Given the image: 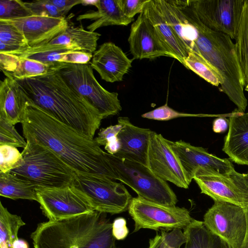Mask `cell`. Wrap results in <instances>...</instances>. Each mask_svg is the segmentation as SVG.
I'll return each mask as SVG.
<instances>
[{"label": "cell", "mask_w": 248, "mask_h": 248, "mask_svg": "<svg viewBox=\"0 0 248 248\" xmlns=\"http://www.w3.org/2000/svg\"><path fill=\"white\" fill-rule=\"evenodd\" d=\"M170 143L190 182L199 168H212L220 173L235 170L229 158L219 157L202 147L193 146L181 140L170 141Z\"/></svg>", "instance_id": "9a60e30c"}, {"label": "cell", "mask_w": 248, "mask_h": 248, "mask_svg": "<svg viewBox=\"0 0 248 248\" xmlns=\"http://www.w3.org/2000/svg\"><path fill=\"white\" fill-rule=\"evenodd\" d=\"M222 151L232 162L248 166V117L235 109L229 116Z\"/></svg>", "instance_id": "ffe728a7"}, {"label": "cell", "mask_w": 248, "mask_h": 248, "mask_svg": "<svg viewBox=\"0 0 248 248\" xmlns=\"http://www.w3.org/2000/svg\"><path fill=\"white\" fill-rule=\"evenodd\" d=\"M147 166L163 180L181 188H188L190 182L172 149L170 140L153 131L148 146Z\"/></svg>", "instance_id": "5bb4252c"}, {"label": "cell", "mask_w": 248, "mask_h": 248, "mask_svg": "<svg viewBox=\"0 0 248 248\" xmlns=\"http://www.w3.org/2000/svg\"><path fill=\"white\" fill-rule=\"evenodd\" d=\"M19 61L17 56L0 53V67L5 74H12L16 69Z\"/></svg>", "instance_id": "b9f144b4"}, {"label": "cell", "mask_w": 248, "mask_h": 248, "mask_svg": "<svg viewBox=\"0 0 248 248\" xmlns=\"http://www.w3.org/2000/svg\"><path fill=\"white\" fill-rule=\"evenodd\" d=\"M0 21L13 25L21 31L27 41L29 48L47 44L64 31L69 25L66 18H52L34 15L19 19Z\"/></svg>", "instance_id": "e0dca14e"}, {"label": "cell", "mask_w": 248, "mask_h": 248, "mask_svg": "<svg viewBox=\"0 0 248 248\" xmlns=\"http://www.w3.org/2000/svg\"><path fill=\"white\" fill-rule=\"evenodd\" d=\"M23 163L10 173L37 187H59L73 185L75 172L46 147L26 140Z\"/></svg>", "instance_id": "5b68a950"}, {"label": "cell", "mask_w": 248, "mask_h": 248, "mask_svg": "<svg viewBox=\"0 0 248 248\" xmlns=\"http://www.w3.org/2000/svg\"><path fill=\"white\" fill-rule=\"evenodd\" d=\"M149 0H117L118 5L124 14L128 17L134 18L137 14L141 13L146 3Z\"/></svg>", "instance_id": "60d3db41"}, {"label": "cell", "mask_w": 248, "mask_h": 248, "mask_svg": "<svg viewBox=\"0 0 248 248\" xmlns=\"http://www.w3.org/2000/svg\"><path fill=\"white\" fill-rule=\"evenodd\" d=\"M119 180L132 189L138 196L156 203L175 206L177 196L169 185L145 165L108 154Z\"/></svg>", "instance_id": "8992f818"}, {"label": "cell", "mask_w": 248, "mask_h": 248, "mask_svg": "<svg viewBox=\"0 0 248 248\" xmlns=\"http://www.w3.org/2000/svg\"><path fill=\"white\" fill-rule=\"evenodd\" d=\"M24 3L33 15L58 18H66V16L61 12L50 0L24 1Z\"/></svg>", "instance_id": "f35d334b"}, {"label": "cell", "mask_w": 248, "mask_h": 248, "mask_svg": "<svg viewBox=\"0 0 248 248\" xmlns=\"http://www.w3.org/2000/svg\"><path fill=\"white\" fill-rule=\"evenodd\" d=\"M128 41L133 59L170 57L155 28L143 12L132 24Z\"/></svg>", "instance_id": "2e32d148"}, {"label": "cell", "mask_w": 248, "mask_h": 248, "mask_svg": "<svg viewBox=\"0 0 248 248\" xmlns=\"http://www.w3.org/2000/svg\"><path fill=\"white\" fill-rule=\"evenodd\" d=\"M25 148L26 141L17 132L14 125L0 118V145Z\"/></svg>", "instance_id": "74e56055"}, {"label": "cell", "mask_w": 248, "mask_h": 248, "mask_svg": "<svg viewBox=\"0 0 248 248\" xmlns=\"http://www.w3.org/2000/svg\"><path fill=\"white\" fill-rule=\"evenodd\" d=\"M186 241L181 229H175L170 232L161 230L160 233L149 240L148 248H180Z\"/></svg>", "instance_id": "d6a6232c"}, {"label": "cell", "mask_w": 248, "mask_h": 248, "mask_svg": "<svg viewBox=\"0 0 248 248\" xmlns=\"http://www.w3.org/2000/svg\"><path fill=\"white\" fill-rule=\"evenodd\" d=\"M245 0H188L186 8L208 29L235 40Z\"/></svg>", "instance_id": "8fae6325"}, {"label": "cell", "mask_w": 248, "mask_h": 248, "mask_svg": "<svg viewBox=\"0 0 248 248\" xmlns=\"http://www.w3.org/2000/svg\"><path fill=\"white\" fill-rule=\"evenodd\" d=\"M5 75L0 82V118L14 125L21 123L28 101L15 79Z\"/></svg>", "instance_id": "44dd1931"}, {"label": "cell", "mask_w": 248, "mask_h": 248, "mask_svg": "<svg viewBox=\"0 0 248 248\" xmlns=\"http://www.w3.org/2000/svg\"><path fill=\"white\" fill-rule=\"evenodd\" d=\"M166 22L187 48L192 50L197 36L196 28L188 20L178 0H153Z\"/></svg>", "instance_id": "603a6c76"}, {"label": "cell", "mask_w": 248, "mask_h": 248, "mask_svg": "<svg viewBox=\"0 0 248 248\" xmlns=\"http://www.w3.org/2000/svg\"><path fill=\"white\" fill-rule=\"evenodd\" d=\"M37 187L34 184L15 176L10 172H0V195L2 197L37 202Z\"/></svg>", "instance_id": "4316f807"}, {"label": "cell", "mask_w": 248, "mask_h": 248, "mask_svg": "<svg viewBox=\"0 0 248 248\" xmlns=\"http://www.w3.org/2000/svg\"><path fill=\"white\" fill-rule=\"evenodd\" d=\"M26 140L52 151L75 173L119 180L107 152L89 138L27 102L21 122Z\"/></svg>", "instance_id": "6da1fadb"}, {"label": "cell", "mask_w": 248, "mask_h": 248, "mask_svg": "<svg viewBox=\"0 0 248 248\" xmlns=\"http://www.w3.org/2000/svg\"><path fill=\"white\" fill-rule=\"evenodd\" d=\"M229 127V120L223 117L215 119L213 122L212 129L217 133H223Z\"/></svg>", "instance_id": "f6af8a7d"}, {"label": "cell", "mask_w": 248, "mask_h": 248, "mask_svg": "<svg viewBox=\"0 0 248 248\" xmlns=\"http://www.w3.org/2000/svg\"><path fill=\"white\" fill-rule=\"evenodd\" d=\"M73 51L75 50L55 49L14 55L35 60L50 65L57 62L68 63L69 54Z\"/></svg>", "instance_id": "d590c367"}, {"label": "cell", "mask_w": 248, "mask_h": 248, "mask_svg": "<svg viewBox=\"0 0 248 248\" xmlns=\"http://www.w3.org/2000/svg\"><path fill=\"white\" fill-rule=\"evenodd\" d=\"M245 176L248 185V172L245 174ZM247 222V233L244 244L241 248H248V206L244 209Z\"/></svg>", "instance_id": "bcb514c9"}, {"label": "cell", "mask_w": 248, "mask_h": 248, "mask_svg": "<svg viewBox=\"0 0 248 248\" xmlns=\"http://www.w3.org/2000/svg\"><path fill=\"white\" fill-rule=\"evenodd\" d=\"M15 80L28 103L83 135L93 139L102 116L51 65L44 75Z\"/></svg>", "instance_id": "7a4b0ae2"}, {"label": "cell", "mask_w": 248, "mask_h": 248, "mask_svg": "<svg viewBox=\"0 0 248 248\" xmlns=\"http://www.w3.org/2000/svg\"><path fill=\"white\" fill-rule=\"evenodd\" d=\"M122 127L121 124L118 123L116 124L102 128L94 140L99 145L104 146L108 153L115 155L120 148L118 136Z\"/></svg>", "instance_id": "836d02e7"}, {"label": "cell", "mask_w": 248, "mask_h": 248, "mask_svg": "<svg viewBox=\"0 0 248 248\" xmlns=\"http://www.w3.org/2000/svg\"><path fill=\"white\" fill-rule=\"evenodd\" d=\"M204 116L205 115L201 114H195L180 112L169 107L167 104L141 115L142 118L158 121H168L179 117Z\"/></svg>", "instance_id": "ab89813d"}, {"label": "cell", "mask_w": 248, "mask_h": 248, "mask_svg": "<svg viewBox=\"0 0 248 248\" xmlns=\"http://www.w3.org/2000/svg\"><path fill=\"white\" fill-rule=\"evenodd\" d=\"M184 66L215 86L222 84L223 80L216 69L197 52L191 50L184 60Z\"/></svg>", "instance_id": "4dcf8cb0"}, {"label": "cell", "mask_w": 248, "mask_h": 248, "mask_svg": "<svg viewBox=\"0 0 248 248\" xmlns=\"http://www.w3.org/2000/svg\"><path fill=\"white\" fill-rule=\"evenodd\" d=\"M21 31L13 25L0 21V53L15 55L29 48Z\"/></svg>", "instance_id": "f1b7e54d"}, {"label": "cell", "mask_w": 248, "mask_h": 248, "mask_svg": "<svg viewBox=\"0 0 248 248\" xmlns=\"http://www.w3.org/2000/svg\"><path fill=\"white\" fill-rule=\"evenodd\" d=\"M25 225L20 216L10 213L0 202V247L12 248L19 229Z\"/></svg>", "instance_id": "f546056e"}, {"label": "cell", "mask_w": 248, "mask_h": 248, "mask_svg": "<svg viewBox=\"0 0 248 248\" xmlns=\"http://www.w3.org/2000/svg\"><path fill=\"white\" fill-rule=\"evenodd\" d=\"M143 12L155 28L170 57L184 65V60L191 51L166 22L153 0H149L146 3Z\"/></svg>", "instance_id": "7402d4cb"}, {"label": "cell", "mask_w": 248, "mask_h": 248, "mask_svg": "<svg viewBox=\"0 0 248 248\" xmlns=\"http://www.w3.org/2000/svg\"><path fill=\"white\" fill-rule=\"evenodd\" d=\"M101 35L96 31L85 30L81 25L75 26L69 23L64 31L47 44L39 46H62L72 50L93 54Z\"/></svg>", "instance_id": "d4e9b609"}, {"label": "cell", "mask_w": 248, "mask_h": 248, "mask_svg": "<svg viewBox=\"0 0 248 248\" xmlns=\"http://www.w3.org/2000/svg\"><path fill=\"white\" fill-rule=\"evenodd\" d=\"M73 185L83 193L94 211L101 213L125 212L132 198L124 185L106 177L75 173Z\"/></svg>", "instance_id": "ba28073f"}, {"label": "cell", "mask_w": 248, "mask_h": 248, "mask_svg": "<svg viewBox=\"0 0 248 248\" xmlns=\"http://www.w3.org/2000/svg\"><path fill=\"white\" fill-rule=\"evenodd\" d=\"M203 223L232 248H241L247 233L244 209L230 202L214 201L203 217Z\"/></svg>", "instance_id": "4fadbf2b"}, {"label": "cell", "mask_w": 248, "mask_h": 248, "mask_svg": "<svg viewBox=\"0 0 248 248\" xmlns=\"http://www.w3.org/2000/svg\"><path fill=\"white\" fill-rule=\"evenodd\" d=\"M246 114H247V116H248V113H246Z\"/></svg>", "instance_id": "c3c4849f"}, {"label": "cell", "mask_w": 248, "mask_h": 248, "mask_svg": "<svg viewBox=\"0 0 248 248\" xmlns=\"http://www.w3.org/2000/svg\"><path fill=\"white\" fill-rule=\"evenodd\" d=\"M0 172H10L23 163L21 153L14 146L0 145Z\"/></svg>", "instance_id": "8d00e7d4"}, {"label": "cell", "mask_w": 248, "mask_h": 248, "mask_svg": "<svg viewBox=\"0 0 248 248\" xmlns=\"http://www.w3.org/2000/svg\"><path fill=\"white\" fill-rule=\"evenodd\" d=\"M12 248H29V246L25 240L18 239L13 243Z\"/></svg>", "instance_id": "7dc6e473"}, {"label": "cell", "mask_w": 248, "mask_h": 248, "mask_svg": "<svg viewBox=\"0 0 248 248\" xmlns=\"http://www.w3.org/2000/svg\"><path fill=\"white\" fill-rule=\"evenodd\" d=\"M96 7V11H90L79 15L76 20H93L87 26V31L94 32L101 27L112 25L127 26L131 23L134 18L125 16L121 10L117 0H97L92 2Z\"/></svg>", "instance_id": "cb8c5ba5"}, {"label": "cell", "mask_w": 248, "mask_h": 248, "mask_svg": "<svg viewBox=\"0 0 248 248\" xmlns=\"http://www.w3.org/2000/svg\"><path fill=\"white\" fill-rule=\"evenodd\" d=\"M118 123L122 127L118 136L120 148L114 155L147 166V153L152 131L134 125L126 117H119Z\"/></svg>", "instance_id": "d6986e66"}, {"label": "cell", "mask_w": 248, "mask_h": 248, "mask_svg": "<svg viewBox=\"0 0 248 248\" xmlns=\"http://www.w3.org/2000/svg\"><path fill=\"white\" fill-rule=\"evenodd\" d=\"M50 65L103 119L116 115L122 110L118 93L104 88L96 80L93 69L88 63L57 62Z\"/></svg>", "instance_id": "52a82bcc"}, {"label": "cell", "mask_w": 248, "mask_h": 248, "mask_svg": "<svg viewBox=\"0 0 248 248\" xmlns=\"http://www.w3.org/2000/svg\"><path fill=\"white\" fill-rule=\"evenodd\" d=\"M183 233L186 238L184 248H232L202 221L193 219L184 229Z\"/></svg>", "instance_id": "484cf974"}, {"label": "cell", "mask_w": 248, "mask_h": 248, "mask_svg": "<svg viewBox=\"0 0 248 248\" xmlns=\"http://www.w3.org/2000/svg\"><path fill=\"white\" fill-rule=\"evenodd\" d=\"M58 9L65 16L75 5L84 4L86 1L83 0H50Z\"/></svg>", "instance_id": "ee69618b"}, {"label": "cell", "mask_w": 248, "mask_h": 248, "mask_svg": "<svg viewBox=\"0 0 248 248\" xmlns=\"http://www.w3.org/2000/svg\"><path fill=\"white\" fill-rule=\"evenodd\" d=\"M33 16L20 0H0V20H13Z\"/></svg>", "instance_id": "e575fe53"}, {"label": "cell", "mask_w": 248, "mask_h": 248, "mask_svg": "<svg viewBox=\"0 0 248 248\" xmlns=\"http://www.w3.org/2000/svg\"><path fill=\"white\" fill-rule=\"evenodd\" d=\"M128 210L134 221V232L141 229L168 231L184 230L193 219L184 207L164 205L139 196L132 198Z\"/></svg>", "instance_id": "9c48e42d"}, {"label": "cell", "mask_w": 248, "mask_h": 248, "mask_svg": "<svg viewBox=\"0 0 248 248\" xmlns=\"http://www.w3.org/2000/svg\"><path fill=\"white\" fill-rule=\"evenodd\" d=\"M201 193L214 201H221L238 205L244 209L248 206V185L245 174L235 170L220 173L212 168H199L193 178Z\"/></svg>", "instance_id": "30bf717a"}, {"label": "cell", "mask_w": 248, "mask_h": 248, "mask_svg": "<svg viewBox=\"0 0 248 248\" xmlns=\"http://www.w3.org/2000/svg\"><path fill=\"white\" fill-rule=\"evenodd\" d=\"M133 60L128 58L115 44L106 42L94 52L90 65L102 79L113 83L123 80L131 68Z\"/></svg>", "instance_id": "ac0fdd59"}, {"label": "cell", "mask_w": 248, "mask_h": 248, "mask_svg": "<svg viewBox=\"0 0 248 248\" xmlns=\"http://www.w3.org/2000/svg\"><path fill=\"white\" fill-rule=\"evenodd\" d=\"M235 45L241 70L244 90L248 92V0H245Z\"/></svg>", "instance_id": "83f0119b"}, {"label": "cell", "mask_w": 248, "mask_h": 248, "mask_svg": "<svg viewBox=\"0 0 248 248\" xmlns=\"http://www.w3.org/2000/svg\"><path fill=\"white\" fill-rule=\"evenodd\" d=\"M112 229L106 214L94 211L40 223L31 238L34 248H119Z\"/></svg>", "instance_id": "3957f363"}, {"label": "cell", "mask_w": 248, "mask_h": 248, "mask_svg": "<svg viewBox=\"0 0 248 248\" xmlns=\"http://www.w3.org/2000/svg\"><path fill=\"white\" fill-rule=\"evenodd\" d=\"M181 4L197 31L192 50L200 54L218 72L223 80L220 85L221 92L234 104L239 112L244 113L248 101L235 43L228 35L212 31L202 24L188 10L185 1Z\"/></svg>", "instance_id": "277c9868"}, {"label": "cell", "mask_w": 248, "mask_h": 248, "mask_svg": "<svg viewBox=\"0 0 248 248\" xmlns=\"http://www.w3.org/2000/svg\"><path fill=\"white\" fill-rule=\"evenodd\" d=\"M43 214L51 220L68 219L94 211L83 193L73 185L36 189Z\"/></svg>", "instance_id": "7c38bea8"}, {"label": "cell", "mask_w": 248, "mask_h": 248, "mask_svg": "<svg viewBox=\"0 0 248 248\" xmlns=\"http://www.w3.org/2000/svg\"><path fill=\"white\" fill-rule=\"evenodd\" d=\"M18 58V65L15 70L12 74H5L15 79H24L37 77L46 74L49 69V65L42 62L26 58Z\"/></svg>", "instance_id": "1f68e13d"}, {"label": "cell", "mask_w": 248, "mask_h": 248, "mask_svg": "<svg viewBox=\"0 0 248 248\" xmlns=\"http://www.w3.org/2000/svg\"><path fill=\"white\" fill-rule=\"evenodd\" d=\"M112 232L116 240H122L125 239L129 232L126 220L121 217L116 218L112 223Z\"/></svg>", "instance_id": "7bdbcfd3"}]
</instances>
